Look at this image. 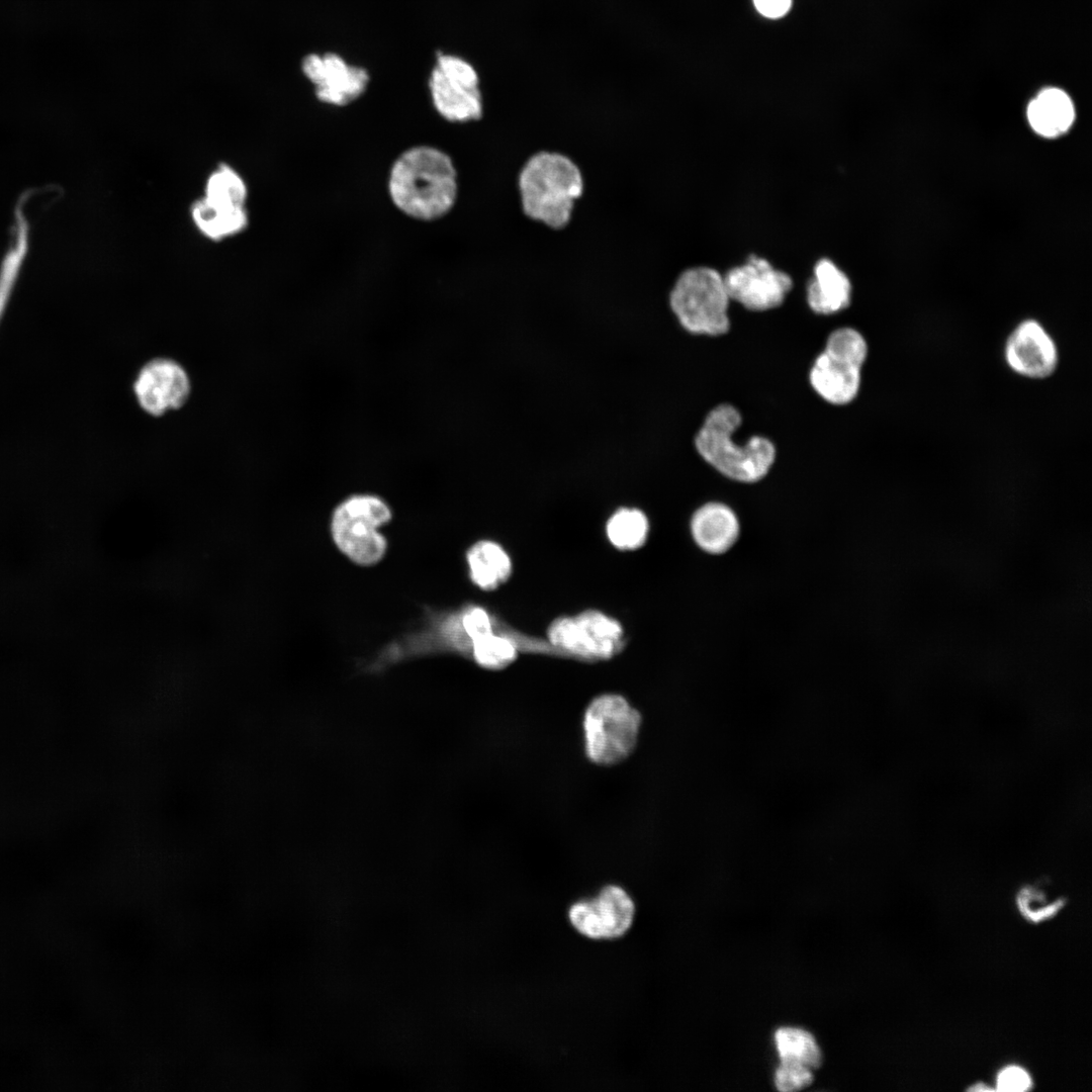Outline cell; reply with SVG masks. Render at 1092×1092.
Returning <instances> with one entry per match:
<instances>
[{"instance_id":"1","label":"cell","mask_w":1092,"mask_h":1092,"mask_svg":"<svg viewBox=\"0 0 1092 1092\" xmlns=\"http://www.w3.org/2000/svg\"><path fill=\"white\" fill-rule=\"evenodd\" d=\"M387 192L391 203L403 215L425 222L441 219L457 202V168L442 149L413 146L391 164Z\"/></svg>"},{"instance_id":"2","label":"cell","mask_w":1092,"mask_h":1092,"mask_svg":"<svg viewBox=\"0 0 1092 1092\" xmlns=\"http://www.w3.org/2000/svg\"><path fill=\"white\" fill-rule=\"evenodd\" d=\"M517 187L521 210L536 222L561 231L571 221L575 202L582 196L580 167L566 154L538 151L519 170Z\"/></svg>"},{"instance_id":"3","label":"cell","mask_w":1092,"mask_h":1092,"mask_svg":"<svg viewBox=\"0 0 1092 1092\" xmlns=\"http://www.w3.org/2000/svg\"><path fill=\"white\" fill-rule=\"evenodd\" d=\"M736 407L722 403L711 410L694 438L698 454L724 476L743 483L762 479L776 459L771 441L753 436L744 444L733 440L741 425Z\"/></svg>"},{"instance_id":"4","label":"cell","mask_w":1092,"mask_h":1092,"mask_svg":"<svg viewBox=\"0 0 1092 1092\" xmlns=\"http://www.w3.org/2000/svg\"><path fill=\"white\" fill-rule=\"evenodd\" d=\"M724 277L710 267H692L674 280L668 295V308L687 333L716 337L730 328V302Z\"/></svg>"},{"instance_id":"5","label":"cell","mask_w":1092,"mask_h":1092,"mask_svg":"<svg viewBox=\"0 0 1092 1092\" xmlns=\"http://www.w3.org/2000/svg\"><path fill=\"white\" fill-rule=\"evenodd\" d=\"M642 717L618 694L594 698L582 717L583 747L587 758L600 765L625 760L635 749Z\"/></svg>"},{"instance_id":"6","label":"cell","mask_w":1092,"mask_h":1092,"mask_svg":"<svg viewBox=\"0 0 1092 1092\" xmlns=\"http://www.w3.org/2000/svg\"><path fill=\"white\" fill-rule=\"evenodd\" d=\"M864 337L855 329L834 330L809 373L810 384L831 404H847L860 388L861 369L868 357Z\"/></svg>"},{"instance_id":"7","label":"cell","mask_w":1092,"mask_h":1092,"mask_svg":"<svg viewBox=\"0 0 1092 1092\" xmlns=\"http://www.w3.org/2000/svg\"><path fill=\"white\" fill-rule=\"evenodd\" d=\"M391 518L388 506L378 496L356 494L342 502L332 518V536L338 548L361 565L378 562L386 540L378 529Z\"/></svg>"},{"instance_id":"8","label":"cell","mask_w":1092,"mask_h":1092,"mask_svg":"<svg viewBox=\"0 0 1092 1092\" xmlns=\"http://www.w3.org/2000/svg\"><path fill=\"white\" fill-rule=\"evenodd\" d=\"M476 69L466 60L440 54L429 78V91L437 113L451 123L478 121L484 113Z\"/></svg>"},{"instance_id":"9","label":"cell","mask_w":1092,"mask_h":1092,"mask_svg":"<svg viewBox=\"0 0 1092 1092\" xmlns=\"http://www.w3.org/2000/svg\"><path fill=\"white\" fill-rule=\"evenodd\" d=\"M547 636L548 642L565 657L588 661L609 659L625 645L622 625L597 610L555 619L549 625Z\"/></svg>"},{"instance_id":"10","label":"cell","mask_w":1092,"mask_h":1092,"mask_svg":"<svg viewBox=\"0 0 1092 1092\" xmlns=\"http://www.w3.org/2000/svg\"><path fill=\"white\" fill-rule=\"evenodd\" d=\"M634 916V901L618 885L605 886L595 898L575 902L568 910V919L574 929L592 939L623 936L630 929Z\"/></svg>"},{"instance_id":"11","label":"cell","mask_w":1092,"mask_h":1092,"mask_svg":"<svg viewBox=\"0 0 1092 1092\" xmlns=\"http://www.w3.org/2000/svg\"><path fill=\"white\" fill-rule=\"evenodd\" d=\"M723 277L730 299L752 311L780 306L793 286L787 273L754 255Z\"/></svg>"},{"instance_id":"12","label":"cell","mask_w":1092,"mask_h":1092,"mask_svg":"<svg viewBox=\"0 0 1092 1092\" xmlns=\"http://www.w3.org/2000/svg\"><path fill=\"white\" fill-rule=\"evenodd\" d=\"M1004 359L1014 373L1029 379H1044L1057 370L1059 351L1045 328L1028 318L1017 324L1007 337Z\"/></svg>"},{"instance_id":"13","label":"cell","mask_w":1092,"mask_h":1092,"mask_svg":"<svg viewBox=\"0 0 1092 1092\" xmlns=\"http://www.w3.org/2000/svg\"><path fill=\"white\" fill-rule=\"evenodd\" d=\"M133 390L143 410L159 417L185 403L190 382L187 373L177 362L157 358L140 370Z\"/></svg>"},{"instance_id":"14","label":"cell","mask_w":1092,"mask_h":1092,"mask_svg":"<svg viewBox=\"0 0 1092 1092\" xmlns=\"http://www.w3.org/2000/svg\"><path fill=\"white\" fill-rule=\"evenodd\" d=\"M306 78L314 85L318 101L346 106L361 97L370 77L366 69L349 65L341 56L327 53L309 69Z\"/></svg>"},{"instance_id":"15","label":"cell","mask_w":1092,"mask_h":1092,"mask_svg":"<svg viewBox=\"0 0 1092 1092\" xmlns=\"http://www.w3.org/2000/svg\"><path fill=\"white\" fill-rule=\"evenodd\" d=\"M691 534L698 547L712 555L729 551L740 535V523L726 504L709 502L698 508L691 519Z\"/></svg>"},{"instance_id":"16","label":"cell","mask_w":1092,"mask_h":1092,"mask_svg":"<svg viewBox=\"0 0 1092 1092\" xmlns=\"http://www.w3.org/2000/svg\"><path fill=\"white\" fill-rule=\"evenodd\" d=\"M850 299L851 283L846 274L831 260H819L807 288L809 307L819 314H833L846 308Z\"/></svg>"},{"instance_id":"17","label":"cell","mask_w":1092,"mask_h":1092,"mask_svg":"<svg viewBox=\"0 0 1092 1092\" xmlns=\"http://www.w3.org/2000/svg\"><path fill=\"white\" fill-rule=\"evenodd\" d=\"M1027 119L1031 128L1041 136L1056 138L1065 133L1075 119V108L1066 92L1046 88L1030 101Z\"/></svg>"},{"instance_id":"18","label":"cell","mask_w":1092,"mask_h":1092,"mask_svg":"<svg viewBox=\"0 0 1092 1092\" xmlns=\"http://www.w3.org/2000/svg\"><path fill=\"white\" fill-rule=\"evenodd\" d=\"M471 580L481 589L492 590L508 580L512 561L504 548L492 541H479L467 551Z\"/></svg>"},{"instance_id":"19","label":"cell","mask_w":1092,"mask_h":1092,"mask_svg":"<svg viewBox=\"0 0 1092 1092\" xmlns=\"http://www.w3.org/2000/svg\"><path fill=\"white\" fill-rule=\"evenodd\" d=\"M191 216L199 232L212 241L237 235L248 224L245 207L215 204L205 197L193 203Z\"/></svg>"},{"instance_id":"20","label":"cell","mask_w":1092,"mask_h":1092,"mask_svg":"<svg viewBox=\"0 0 1092 1092\" xmlns=\"http://www.w3.org/2000/svg\"><path fill=\"white\" fill-rule=\"evenodd\" d=\"M606 532L610 542L620 550L640 548L647 539L649 523L639 509L620 508L608 520Z\"/></svg>"},{"instance_id":"21","label":"cell","mask_w":1092,"mask_h":1092,"mask_svg":"<svg viewBox=\"0 0 1092 1092\" xmlns=\"http://www.w3.org/2000/svg\"><path fill=\"white\" fill-rule=\"evenodd\" d=\"M775 1040L781 1062L802 1065L811 1070L820 1066L821 1051L808 1031L796 1027H782L777 1030Z\"/></svg>"},{"instance_id":"22","label":"cell","mask_w":1092,"mask_h":1092,"mask_svg":"<svg viewBox=\"0 0 1092 1092\" xmlns=\"http://www.w3.org/2000/svg\"><path fill=\"white\" fill-rule=\"evenodd\" d=\"M247 195L243 178L228 165H219L207 178L204 197L215 204L244 207Z\"/></svg>"},{"instance_id":"23","label":"cell","mask_w":1092,"mask_h":1092,"mask_svg":"<svg viewBox=\"0 0 1092 1092\" xmlns=\"http://www.w3.org/2000/svg\"><path fill=\"white\" fill-rule=\"evenodd\" d=\"M813 1081L812 1070L798 1064L784 1063L776 1071V1087L783 1092L798 1091L808 1087Z\"/></svg>"},{"instance_id":"24","label":"cell","mask_w":1092,"mask_h":1092,"mask_svg":"<svg viewBox=\"0 0 1092 1092\" xmlns=\"http://www.w3.org/2000/svg\"><path fill=\"white\" fill-rule=\"evenodd\" d=\"M1031 1085L1028 1073L1016 1066L1006 1067L997 1077V1090L999 1091H1026L1030 1089Z\"/></svg>"},{"instance_id":"25","label":"cell","mask_w":1092,"mask_h":1092,"mask_svg":"<svg viewBox=\"0 0 1092 1092\" xmlns=\"http://www.w3.org/2000/svg\"><path fill=\"white\" fill-rule=\"evenodd\" d=\"M753 4L762 16L777 19L788 13L792 0H753Z\"/></svg>"},{"instance_id":"26","label":"cell","mask_w":1092,"mask_h":1092,"mask_svg":"<svg viewBox=\"0 0 1092 1092\" xmlns=\"http://www.w3.org/2000/svg\"><path fill=\"white\" fill-rule=\"evenodd\" d=\"M969 1091H993L994 1088L986 1086L984 1083H977L968 1089Z\"/></svg>"}]
</instances>
